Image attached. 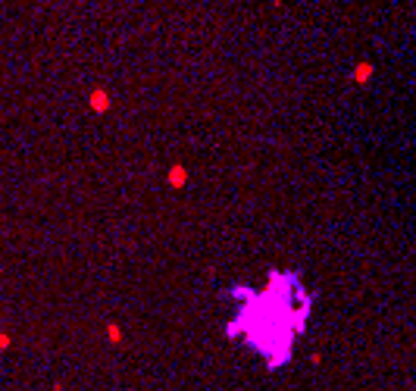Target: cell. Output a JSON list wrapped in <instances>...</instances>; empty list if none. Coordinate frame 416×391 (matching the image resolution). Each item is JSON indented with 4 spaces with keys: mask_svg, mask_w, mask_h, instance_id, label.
Masks as SVG:
<instances>
[{
    "mask_svg": "<svg viewBox=\"0 0 416 391\" xmlns=\"http://www.w3.org/2000/svg\"><path fill=\"white\" fill-rule=\"evenodd\" d=\"M238 313L232 316L228 332L244 338L247 348H254L260 357H266L272 366L282 363L294 348V338L303 329L307 307L297 310L294 300L303 297L294 275H272L269 288L250 291L238 288Z\"/></svg>",
    "mask_w": 416,
    "mask_h": 391,
    "instance_id": "1",
    "label": "cell"
}]
</instances>
